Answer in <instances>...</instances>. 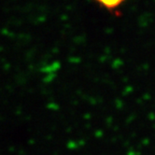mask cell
I'll return each instance as SVG.
<instances>
[{
  "label": "cell",
  "instance_id": "1",
  "mask_svg": "<svg viewBox=\"0 0 155 155\" xmlns=\"http://www.w3.org/2000/svg\"><path fill=\"white\" fill-rule=\"evenodd\" d=\"M95 1L107 8H115L119 7L124 0H95Z\"/></svg>",
  "mask_w": 155,
  "mask_h": 155
}]
</instances>
